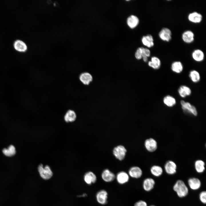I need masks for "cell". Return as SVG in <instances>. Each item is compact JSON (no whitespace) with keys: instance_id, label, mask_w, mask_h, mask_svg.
<instances>
[{"instance_id":"6da1fadb","label":"cell","mask_w":206,"mask_h":206,"mask_svg":"<svg viewBox=\"0 0 206 206\" xmlns=\"http://www.w3.org/2000/svg\"><path fill=\"white\" fill-rule=\"evenodd\" d=\"M174 191L178 196L181 198L186 196L188 194V188L185 183L182 180H179L175 183L173 187Z\"/></svg>"},{"instance_id":"7a4b0ae2","label":"cell","mask_w":206,"mask_h":206,"mask_svg":"<svg viewBox=\"0 0 206 206\" xmlns=\"http://www.w3.org/2000/svg\"><path fill=\"white\" fill-rule=\"evenodd\" d=\"M37 169L41 177L44 180H49L53 175L52 171L48 165L44 166L42 164H40L38 165Z\"/></svg>"},{"instance_id":"3957f363","label":"cell","mask_w":206,"mask_h":206,"mask_svg":"<svg viewBox=\"0 0 206 206\" xmlns=\"http://www.w3.org/2000/svg\"><path fill=\"white\" fill-rule=\"evenodd\" d=\"M127 150L123 145H119L115 147L113 150V154L116 158L122 161L125 157Z\"/></svg>"},{"instance_id":"277c9868","label":"cell","mask_w":206,"mask_h":206,"mask_svg":"<svg viewBox=\"0 0 206 206\" xmlns=\"http://www.w3.org/2000/svg\"><path fill=\"white\" fill-rule=\"evenodd\" d=\"M108 193L105 190H101L96 195V199L98 203L102 205L106 204L108 202Z\"/></svg>"},{"instance_id":"5b68a950","label":"cell","mask_w":206,"mask_h":206,"mask_svg":"<svg viewBox=\"0 0 206 206\" xmlns=\"http://www.w3.org/2000/svg\"><path fill=\"white\" fill-rule=\"evenodd\" d=\"M182 109L186 113L196 116L197 114V110L195 107L191 105L190 103L185 102L184 100L181 101Z\"/></svg>"},{"instance_id":"8992f818","label":"cell","mask_w":206,"mask_h":206,"mask_svg":"<svg viewBox=\"0 0 206 206\" xmlns=\"http://www.w3.org/2000/svg\"><path fill=\"white\" fill-rule=\"evenodd\" d=\"M172 32L170 29L164 27L161 29L159 33L160 38L162 41L169 42L172 38Z\"/></svg>"},{"instance_id":"52a82bcc","label":"cell","mask_w":206,"mask_h":206,"mask_svg":"<svg viewBox=\"0 0 206 206\" xmlns=\"http://www.w3.org/2000/svg\"><path fill=\"white\" fill-rule=\"evenodd\" d=\"M101 178L103 181L107 183L110 182L115 179V174L108 169L103 171L101 175Z\"/></svg>"},{"instance_id":"ba28073f","label":"cell","mask_w":206,"mask_h":206,"mask_svg":"<svg viewBox=\"0 0 206 206\" xmlns=\"http://www.w3.org/2000/svg\"><path fill=\"white\" fill-rule=\"evenodd\" d=\"M129 178L128 174L124 171L118 172L115 177L117 183L120 185H123L128 182Z\"/></svg>"},{"instance_id":"9c48e42d","label":"cell","mask_w":206,"mask_h":206,"mask_svg":"<svg viewBox=\"0 0 206 206\" xmlns=\"http://www.w3.org/2000/svg\"><path fill=\"white\" fill-rule=\"evenodd\" d=\"M128 174L129 177L133 178L138 179L142 176V172L139 167L133 166L129 169Z\"/></svg>"},{"instance_id":"30bf717a","label":"cell","mask_w":206,"mask_h":206,"mask_svg":"<svg viewBox=\"0 0 206 206\" xmlns=\"http://www.w3.org/2000/svg\"><path fill=\"white\" fill-rule=\"evenodd\" d=\"M144 146L148 151L153 152L155 151L157 148V143L155 140L150 138L145 140Z\"/></svg>"},{"instance_id":"8fae6325","label":"cell","mask_w":206,"mask_h":206,"mask_svg":"<svg viewBox=\"0 0 206 206\" xmlns=\"http://www.w3.org/2000/svg\"><path fill=\"white\" fill-rule=\"evenodd\" d=\"M202 19V15L196 11L190 13L188 16L189 21L191 22L195 23H200L201 22Z\"/></svg>"},{"instance_id":"7c38bea8","label":"cell","mask_w":206,"mask_h":206,"mask_svg":"<svg viewBox=\"0 0 206 206\" xmlns=\"http://www.w3.org/2000/svg\"><path fill=\"white\" fill-rule=\"evenodd\" d=\"M177 165L173 161H169L165 164L164 168L166 173L170 175L175 174L177 171Z\"/></svg>"},{"instance_id":"4fadbf2b","label":"cell","mask_w":206,"mask_h":206,"mask_svg":"<svg viewBox=\"0 0 206 206\" xmlns=\"http://www.w3.org/2000/svg\"><path fill=\"white\" fill-rule=\"evenodd\" d=\"M97 179L96 175L92 171L87 172L84 176V179L85 182L89 185L95 183Z\"/></svg>"},{"instance_id":"5bb4252c","label":"cell","mask_w":206,"mask_h":206,"mask_svg":"<svg viewBox=\"0 0 206 206\" xmlns=\"http://www.w3.org/2000/svg\"><path fill=\"white\" fill-rule=\"evenodd\" d=\"M182 39L185 43H190L194 40V34L193 32L190 30H187L184 31L182 35Z\"/></svg>"},{"instance_id":"9a60e30c","label":"cell","mask_w":206,"mask_h":206,"mask_svg":"<svg viewBox=\"0 0 206 206\" xmlns=\"http://www.w3.org/2000/svg\"><path fill=\"white\" fill-rule=\"evenodd\" d=\"M155 184V181L152 178H146L143 181L142 187L144 191L149 192L153 189Z\"/></svg>"},{"instance_id":"2e32d148","label":"cell","mask_w":206,"mask_h":206,"mask_svg":"<svg viewBox=\"0 0 206 206\" xmlns=\"http://www.w3.org/2000/svg\"><path fill=\"white\" fill-rule=\"evenodd\" d=\"M189 187L192 190H196L199 189L201 186V182L197 178L193 177L189 178L188 181Z\"/></svg>"},{"instance_id":"e0dca14e","label":"cell","mask_w":206,"mask_h":206,"mask_svg":"<svg viewBox=\"0 0 206 206\" xmlns=\"http://www.w3.org/2000/svg\"><path fill=\"white\" fill-rule=\"evenodd\" d=\"M139 22V20L138 17L134 15H130L127 19V24L128 26L132 29L136 27Z\"/></svg>"},{"instance_id":"ac0fdd59","label":"cell","mask_w":206,"mask_h":206,"mask_svg":"<svg viewBox=\"0 0 206 206\" xmlns=\"http://www.w3.org/2000/svg\"><path fill=\"white\" fill-rule=\"evenodd\" d=\"M143 44L148 48H151L154 46V40L153 36L150 34L143 36L141 39Z\"/></svg>"},{"instance_id":"d6986e66","label":"cell","mask_w":206,"mask_h":206,"mask_svg":"<svg viewBox=\"0 0 206 206\" xmlns=\"http://www.w3.org/2000/svg\"><path fill=\"white\" fill-rule=\"evenodd\" d=\"M80 81L84 85H88L92 81L93 78L92 75L87 72L81 73L79 76Z\"/></svg>"},{"instance_id":"ffe728a7","label":"cell","mask_w":206,"mask_h":206,"mask_svg":"<svg viewBox=\"0 0 206 206\" xmlns=\"http://www.w3.org/2000/svg\"><path fill=\"white\" fill-rule=\"evenodd\" d=\"M192 56L193 59L197 62L203 61L204 58V54L203 52L199 49L194 50L192 54Z\"/></svg>"},{"instance_id":"44dd1931","label":"cell","mask_w":206,"mask_h":206,"mask_svg":"<svg viewBox=\"0 0 206 206\" xmlns=\"http://www.w3.org/2000/svg\"><path fill=\"white\" fill-rule=\"evenodd\" d=\"M77 116L75 112L71 110H68L64 116V120L67 122H71L74 121Z\"/></svg>"},{"instance_id":"7402d4cb","label":"cell","mask_w":206,"mask_h":206,"mask_svg":"<svg viewBox=\"0 0 206 206\" xmlns=\"http://www.w3.org/2000/svg\"><path fill=\"white\" fill-rule=\"evenodd\" d=\"M149 66L154 69H159L161 65V62L160 59L156 56H153L151 59V60L148 62Z\"/></svg>"},{"instance_id":"603a6c76","label":"cell","mask_w":206,"mask_h":206,"mask_svg":"<svg viewBox=\"0 0 206 206\" xmlns=\"http://www.w3.org/2000/svg\"><path fill=\"white\" fill-rule=\"evenodd\" d=\"M3 154L7 157H12L16 153L15 148L13 145L9 146L7 148H5L2 150Z\"/></svg>"},{"instance_id":"cb8c5ba5","label":"cell","mask_w":206,"mask_h":206,"mask_svg":"<svg viewBox=\"0 0 206 206\" xmlns=\"http://www.w3.org/2000/svg\"><path fill=\"white\" fill-rule=\"evenodd\" d=\"M15 49L20 52H24L27 49V46L26 44L23 41L17 40L16 41L14 44Z\"/></svg>"},{"instance_id":"d4e9b609","label":"cell","mask_w":206,"mask_h":206,"mask_svg":"<svg viewBox=\"0 0 206 206\" xmlns=\"http://www.w3.org/2000/svg\"><path fill=\"white\" fill-rule=\"evenodd\" d=\"M191 90L190 88L185 86H181L178 89V92L180 96L185 98L190 95L191 94Z\"/></svg>"},{"instance_id":"484cf974","label":"cell","mask_w":206,"mask_h":206,"mask_svg":"<svg viewBox=\"0 0 206 206\" xmlns=\"http://www.w3.org/2000/svg\"><path fill=\"white\" fill-rule=\"evenodd\" d=\"M171 69L173 72L177 73H179L183 71V66L180 62L175 61L171 64Z\"/></svg>"},{"instance_id":"4316f807","label":"cell","mask_w":206,"mask_h":206,"mask_svg":"<svg viewBox=\"0 0 206 206\" xmlns=\"http://www.w3.org/2000/svg\"><path fill=\"white\" fill-rule=\"evenodd\" d=\"M204 162L200 160H197L195 162V167L196 171L199 173H203L205 170Z\"/></svg>"},{"instance_id":"83f0119b","label":"cell","mask_w":206,"mask_h":206,"mask_svg":"<svg viewBox=\"0 0 206 206\" xmlns=\"http://www.w3.org/2000/svg\"><path fill=\"white\" fill-rule=\"evenodd\" d=\"M151 173L156 177L161 176L163 174V170L161 167L158 165H154L150 169Z\"/></svg>"},{"instance_id":"f1b7e54d","label":"cell","mask_w":206,"mask_h":206,"mask_svg":"<svg viewBox=\"0 0 206 206\" xmlns=\"http://www.w3.org/2000/svg\"><path fill=\"white\" fill-rule=\"evenodd\" d=\"M163 102L164 104L167 106L171 107L176 103L175 99L171 96L167 95L164 98Z\"/></svg>"},{"instance_id":"f546056e","label":"cell","mask_w":206,"mask_h":206,"mask_svg":"<svg viewBox=\"0 0 206 206\" xmlns=\"http://www.w3.org/2000/svg\"><path fill=\"white\" fill-rule=\"evenodd\" d=\"M189 76L191 80L194 82H197L200 80V77L199 74L197 71H191L189 74Z\"/></svg>"},{"instance_id":"4dcf8cb0","label":"cell","mask_w":206,"mask_h":206,"mask_svg":"<svg viewBox=\"0 0 206 206\" xmlns=\"http://www.w3.org/2000/svg\"><path fill=\"white\" fill-rule=\"evenodd\" d=\"M142 47L138 48L135 54V58L138 60H140L142 58Z\"/></svg>"},{"instance_id":"1f68e13d","label":"cell","mask_w":206,"mask_h":206,"mask_svg":"<svg viewBox=\"0 0 206 206\" xmlns=\"http://www.w3.org/2000/svg\"><path fill=\"white\" fill-rule=\"evenodd\" d=\"M199 199L201 202L203 204L206 203V192L203 191L201 192L199 195Z\"/></svg>"},{"instance_id":"d6a6232c","label":"cell","mask_w":206,"mask_h":206,"mask_svg":"<svg viewBox=\"0 0 206 206\" xmlns=\"http://www.w3.org/2000/svg\"><path fill=\"white\" fill-rule=\"evenodd\" d=\"M150 50L146 48H144L142 47V57L143 56H146L148 58L150 56Z\"/></svg>"},{"instance_id":"836d02e7","label":"cell","mask_w":206,"mask_h":206,"mask_svg":"<svg viewBox=\"0 0 206 206\" xmlns=\"http://www.w3.org/2000/svg\"><path fill=\"white\" fill-rule=\"evenodd\" d=\"M134 206H148L146 202L140 200L136 202L134 204Z\"/></svg>"},{"instance_id":"e575fe53","label":"cell","mask_w":206,"mask_h":206,"mask_svg":"<svg viewBox=\"0 0 206 206\" xmlns=\"http://www.w3.org/2000/svg\"><path fill=\"white\" fill-rule=\"evenodd\" d=\"M143 61L145 62H146L148 60V57L146 56H143L142 57Z\"/></svg>"},{"instance_id":"d590c367","label":"cell","mask_w":206,"mask_h":206,"mask_svg":"<svg viewBox=\"0 0 206 206\" xmlns=\"http://www.w3.org/2000/svg\"><path fill=\"white\" fill-rule=\"evenodd\" d=\"M150 206H154V205H150Z\"/></svg>"}]
</instances>
